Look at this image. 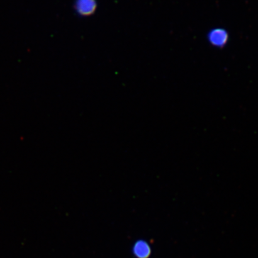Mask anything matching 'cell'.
<instances>
[{
  "mask_svg": "<svg viewBox=\"0 0 258 258\" xmlns=\"http://www.w3.org/2000/svg\"><path fill=\"white\" fill-rule=\"evenodd\" d=\"M208 40L212 46L222 48L229 41V33L224 28H214L208 34Z\"/></svg>",
  "mask_w": 258,
  "mask_h": 258,
  "instance_id": "1",
  "label": "cell"
},
{
  "mask_svg": "<svg viewBox=\"0 0 258 258\" xmlns=\"http://www.w3.org/2000/svg\"><path fill=\"white\" fill-rule=\"evenodd\" d=\"M96 0H76L75 9L81 16H91L97 9Z\"/></svg>",
  "mask_w": 258,
  "mask_h": 258,
  "instance_id": "2",
  "label": "cell"
},
{
  "mask_svg": "<svg viewBox=\"0 0 258 258\" xmlns=\"http://www.w3.org/2000/svg\"><path fill=\"white\" fill-rule=\"evenodd\" d=\"M149 247L147 245H144V243L137 244L136 247L135 252L139 257H145L149 254Z\"/></svg>",
  "mask_w": 258,
  "mask_h": 258,
  "instance_id": "3",
  "label": "cell"
}]
</instances>
